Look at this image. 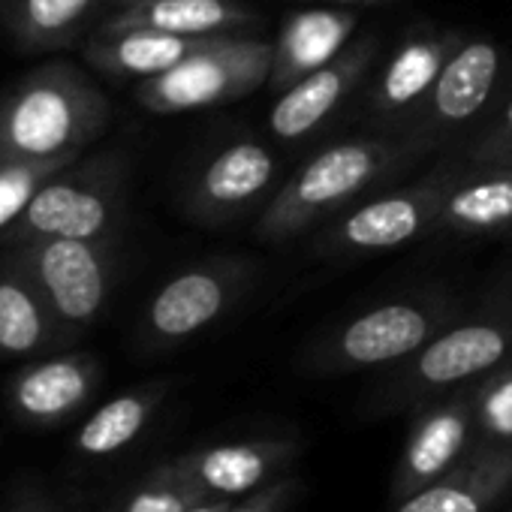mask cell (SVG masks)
Segmentation results:
<instances>
[{
  "instance_id": "6da1fadb",
  "label": "cell",
  "mask_w": 512,
  "mask_h": 512,
  "mask_svg": "<svg viewBox=\"0 0 512 512\" xmlns=\"http://www.w3.org/2000/svg\"><path fill=\"white\" fill-rule=\"evenodd\" d=\"M425 151H431V145L407 130L401 136H359L323 148L272 193L253 226V238L281 244L326 226L341 211L353 208L374 184Z\"/></svg>"
},
{
  "instance_id": "7a4b0ae2",
  "label": "cell",
  "mask_w": 512,
  "mask_h": 512,
  "mask_svg": "<svg viewBox=\"0 0 512 512\" xmlns=\"http://www.w3.org/2000/svg\"><path fill=\"white\" fill-rule=\"evenodd\" d=\"M512 359V256L461 317L407 362L377 383L374 407L383 413L413 410L422 401L473 383Z\"/></svg>"
},
{
  "instance_id": "3957f363",
  "label": "cell",
  "mask_w": 512,
  "mask_h": 512,
  "mask_svg": "<svg viewBox=\"0 0 512 512\" xmlns=\"http://www.w3.org/2000/svg\"><path fill=\"white\" fill-rule=\"evenodd\" d=\"M106 94L70 64H49L0 100V154L76 160L109 127Z\"/></svg>"
},
{
  "instance_id": "277c9868",
  "label": "cell",
  "mask_w": 512,
  "mask_h": 512,
  "mask_svg": "<svg viewBox=\"0 0 512 512\" xmlns=\"http://www.w3.org/2000/svg\"><path fill=\"white\" fill-rule=\"evenodd\" d=\"M464 305L467 302L446 287L386 299L311 341L302 353V368L317 377L395 368L449 329L461 317Z\"/></svg>"
},
{
  "instance_id": "5b68a950",
  "label": "cell",
  "mask_w": 512,
  "mask_h": 512,
  "mask_svg": "<svg viewBox=\"0 0 512 512\" xmlns=\"http://www.w3.org/2000/svg\"><path fill=\"white\" fill-rule=\"evenodd\" d=\"M464 172V160H446L434 172L404 187H395L377 199L356 202L323 226V232L314 238V256L356 260V256H374L404 247L434 232L440 211Z\"/></svg>"
},
{
  "instance_id": "8992f818",
  "label": "cell",
  "mask_w": 512,
  "mask_h": 512,
  "mask_svg": "<svg viewBox=\"0 0 512 512\" xmlns=\"http://www.w3.org/2000/svg\"><path fill=\"white\" fill-rule=\"evenodd\" d=\"M272 76V43L232 34L217 37L208 49L187 58L184 64L142 79L136 100L154 115H181L211 106L235 103Z\"/></svg>"
},
{
  "instance_id": "52a82bcc",
  "label": "cell",
  "mask_w": 512,
  "mask_h": 512,
  "mask_svg": "<svg viewBox=\"0 0 512 512\" xmlns=\"http://www.w3.org/2000/svg\"><path fill=\"white\" fill-rule=\"evenodd\" d=\"M124 214V163L115 154L67 166L49 178L7 229L22 238H112Z\"/></svg>"
},
{
  "instance_id": "ba28073f",
  "label": "cell",
  "mask_w": 512,
  "mask_h": 512,
  "mask_svg": "<svg viewBox=\"0 0 512 512\" xmlns=\"http://www.w3.org/2000/svg\"><path fill=\"white\" fill-rule=\"evenodd\" d=\"M10 256L31 275L70 335L97 323L115 284L112 238H22L13 241Z\"/></svg>"
},
{
  "instance_id": "9c48e42d",
  "label": "cell",
  "mask_w": 512,
  "mask_h": 512,
  "mask_svg": "<svg viewBox=\"0 0 512 512\" xmlns=\"http://www.w3.org/2000/svg\"><path fill=\"white\" fill-rule=\"evenodd\" d=\"M256 263L250 256H211L169 278L148 302L139 344L151 353L181 347L220 323L250 290Z\"/></svg>"
},
{
  "instance_id": "30bf717a",
  "label": "cell",
  "mask_w": 512,
  "mask_h": 512,
  "mask_svg": "<svg viewBox=\"0 0 512 512\" xmlns=\"http://www.w3.org/2000/svg\"><path fill=\"white\" fill-rule=\"evenodd\" d=\"M476 446L479 440L473 425L470 383L422 401L419 407H413L401 458L389 482V500L401 503L425 485L437 482L452 467H458Z\"/></svg>"
},
{
  "instance_id": "8fae6325",
  "label": "cell",
  "mask_w": 512,
  "mask_h": 512,
  "mask_svg": "<svg viewBox=\"0 0 512 512\" xmlns=\"http://www.w3.org/2000/svg\"><path fill=\"white\" fill-rule=\"evenodd\" d=\"M278 181L275 154L256 139L223 145L190 181L184 208L193 223L229 226L260 202H269Z\"/></svg>"
},
{
  "instance_id": "7c38bea8",
  "label": "cell",
  "mask_w": 512,
  "mask_h": 512,
  "mask_svg": "<svg viewBox=\"0 0 512 512\" xmlns=\"http://www.w3.org/2000/svg\"><path fill=\"white\" fill-rule=\"evenodd\" d=\"M299 452L293 437H247L190 449L172 461L205 497L238 500L290 476Z\"/></svg>"
},
{
  "instance_id": "4fadbf2b",
  "label": "cell",
  "mask_w": 512,
  "mask_h": 512,
  "mask_svg": "<svg viewBox=\"0 0 512 512\" xmlns=\"http://www.w3.org/2000/svg\"><path fill=\"white\" fill-rule=\"evenodd\" d=\"M500 79V49L491 40H464L440 70L437 82L413 112L407 133L431 148L473 121Z\"/></svg>"
},
{
  "instance_id": "5bb4252c",
  "label": "cell",
  "mask_w": 512,
  "mask_h": 512,
  "mask_svg": "<svg viewBox=\"0 0 512 512\" xmlns=\"http://www.w3.org/2000/svg\"><path fill=\"white\" fill-rule=\"evenodd\" d=\"M377 46V37L347 43L341 55H335L329 64L308 73L293 88L281 91L269 115V130L284 142H296L314 133L368 76L377 58Z\"/></svg>"
},
{
  "instance_id": "9a60e30c",
  "label": "cell",
  "mask_w": 512,
  "mask_h": 512,
  "mask_svg": "<svg viewBox=\"0 0 512 512\" xmlns=\"http://www.w3.org/2000/svg\"><path fill=\"white\" fill-rule=\"evenodd\" d=\"M100 386V362L85 353H61L22 368L10 386V410L37 428H52L79 413Z\"/></svg>"
},
{
  "instance_id": "2e32d148",
  "label": "cell",
  "mask_w": 512,
  "mask_h": 512,
  "mask_svg": "<svg viewBox=\"0 0 512 512\" xmlns=\"http://www.w3.org/2000/svg\"><path fill=\"white\" fill-rule=\"evenodd\" d=\"M260 16L238 0H127L103 22V34L157 31L175 37H232L250 31Z\"/></svg>"
},
{
  "instance_id": "e0dca14e",
  "label": "cell",
  "mask_w": 512,
  "mask_h": 512,
  "mask_svg": "<svg viewBox=\"0 0 512 512\" xmlns=\"http://www.w3.org/2000/svg\"><path fill=\"white\" fill-rule=\"evenodd\" d=\"M512 491V446H476L437 482L395 503L392 512H488Z\"/></svg>"
},
{
  "instance_id": "ac0fdd59",
  "label": "cell",
  "mask_w": 512,
  "mask_h": 512,
  "mask_svg": "<svg viewBox=\"0 0 512 512\" xmlns=\"http://www.w3.org/2000/svg\"><path fill=\"white\" fill-rule=\"evenodd\" d=\"M356 22H359L356 13L341 10V7L302 10L290 16L272 46L269 85L275 91H287L308 73L329 64L350 43Z\"/></svg>"
},
{
  "instance_id": "d6986e66",
  "label": "cell",
  "mask_w": 512,
  "mask_h": 512,
  "mask_svg": "<svg viewBox=\"0 0 512 512\" xmlns=\"http://www.w3.org/2000/svg\"><path fill=\"white\" fill-rule=\"evenodd\" d=\"M464 43L458 31H422L410 34L395 55L389 58L386 70L380 73L374 94H371V109L377 115H407L416 112L431 85L437 82L440 70L446 61L455 55V49Z\"/></svg>"
},
{
  "instance_id": "ffe728a7",
  "label": "cell",
  "mask_w": 512,
  "mask_h": 512,
  "mask_svg": "<svg viewBox=\"0 0 512 512\" xmlns=\"http://www.w3.org/2000/svg\"><path fill=\"white\" fill-rule=\"evenodd\" d=\"M73 338L52 305L31 281V275L13 260L0 266V353L4 356H34Z\"/></svg>"
},
{
  "instance_id": "44dd1931",
  "label": "cell",
  "mask_w": 512,
  "mask_h": 512,
  "mask_svg": "<svg viewBox=\"0 0 512 512\" xmlns=\"http://www.w3.org/2000/svg\"><path fill=\"white\" fill-rule=\"evenodd\" d=\"M217 37H175L157 31H118L97 34L88 46V61L106 76L118 79H151L187 58L208 49Z\"/></svg>"
},
{
  "instance_id": "7402d4cb",
  "label": "cell",
  "mask_w": 512,
  "mask_h": 512,
  "mask_svg": "<svg viewBox=\"0 0 512 512\" xmlns=\"http://www.w3.org/2000/svg\"><path fill=\"white\" fill-rule=\"evenodd\" d=\"M512 229V166H467L452 187L437 229L452 235H497Z\"/></svg>"
},
{
  "instance_id": "603a6c76",
  "label": "cell",
  "mask_w": 512,
  "mask_h": 512,
  "mask_svg": "<svg viewBox=\"0 0 512 512\" xmlns=\"http://www.w3.org/2000/svg\"><path fill=\"white\" fill-rule=\"evenodd\" d=\"M166 392H169L166 383H148V386L115 395L79 425L73 437L76 452L85 458H112L124 452L145 434Z\"/></svg>"
},
{
  "instance_id": "cb8c5ba5",
  "label": "cell",
  "mask_w": 512,
  "mask_h": 512,
  "mask_svg": "<svg viewBox=\"0 0 512 512\" xmlns=\"http://www.w3.org/2000/svg\"><path fill=\"white\" fill-rule=\"evenodd\" d=\"M97 0H0V22L28 52L67 46Z\"/></svg>"
},
{
  "instance_id": "d4e9b609",
  "label": "cell",
  "mask_w": 512,
  "mask_h": 512,
  "mask_svg": "<svg viewBox=\"0 0 512 512\" xmlns=\"http://www.w3.org/2000/svg\"><path fill=\"white\" fill-rule=\"evenodd\" d=\"M202 497L205 494L169 458L133 482L106 512H187Z\"/></svg>"
},
{
  "instance_id": "484cf974",
  "label": "cell",
  "mask_w": 512,
  "mask_h": 512,
  "mask_svg": "<svg viewBox=\"0 0 512 512\" xmlns=\"http://www.w3.org/2000/svg\"><path fill=\"white\" fill-rule=\"evenodd\" d=\"M479 446H512V359L470 383Z\"/></svg>"
},
{
  "instance_id": "4316f807",
  "label": "cell",
  "mask_w": 512,
  "mask_h": 512,
  "mask_svg": "<svg viewBox=\"0 0 512 512\" xmlns=\"http://www.w3.org/2000/svg\"><path fill=\"white\" fill-rule=\"evenodd\" d=\"M67 166L70 160H16L0 154V229H10L28 199Z\"/></svg>"
},
{
  "instance_id": "83f0119b",
  "label": "cell",
  "mask_w": 512,
  "mask_h": 512,
  "mask_svg": "<svg viewBox=\"0 0 512 512\" xmlns=\"http://www.w3.org/2000/svg\"><path fill=\"white\" fill-rule=\"evenodd\" d=\"M467 166H512V100L488 121L464 154Z\"/></svg>"
},
{
  "instance_id": "f1b7e54d",
  "label": "cell",
  "mask_w": 512,
  "mask_h": 512,
  "mask_svg": "<svg viewBox=\"0 0 512 512\" xmlns=\"http://www.w3.org/2000/svg\"><path fill=\"white\" fill-rule=\"evenodd\" d=\"M299 491H302V485H299V479L290 473V476H284V479H278V482H272V485H266V488H260V491H253V494H247V497H238L226 512H284L287 503H290Z\"/></svg>"
},
{
  "instance_id": "f546056e",
  "label": "cell",
  "mask_w": 512,
  "mask_h": 512,
  "mask_svg": "<svg viewBox=\"0 0 512 512\" xmlns=\"http://www.w3.org/2000/svg\"><path fill=\"white\" fill-rule=\"evenodd\" d=\"M232 503H235V500H229V497H202V500H196L187 512H226Z\"/></svg>"
},
{
  "instance_id": "4dcf8cb0",
  "label": "cell",
  "mask_w": 512,
  "mask_h": 512,
  "mask_svg": "<svg viewBox=\"0 0 512 512\" xmlns=\"http://www.w3.org/2000/svg\"><path fill=\"white\" fill-rule=\"evenodd\" d=\"M10 512H58V509L49 500H43V497H25V500L13 503Z\"/></svg>"
},
{
  "instance_id": "1f68e13d",
  "label": "cell",
  "mask_w": 512,
  "mask_h": 512,
  "mask_svg": "<svg viewBox=\"0 0 512 512\" xmlns=\"http://www.w3.org/2000/svg\"><path fill=\"white\" fill-rule=\"evenodd\" d=\"M332 4H374V0H332Z\"/></svg>"
}]
</instances>
